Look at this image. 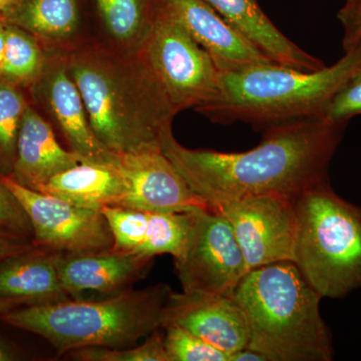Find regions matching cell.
<instances>
[{
  "label": "cell",
  "mask_w": 361,
  "mask_h": 361,
  "mask_svg": "<svg viewBox=\"0 0 361 361\" xmlns=\"http://www.w3.org/2000/svg\"><path fill=\"white\" fill-rule=\"evenodd\" d=\"M346 126L323 118L282 123L265 130L257 147L241 153L188 149L172 132L161 147L209 207L264 195L295 200L329 180L330 161Z\"/></svg>",
  "instance_id": "6da1fadb"
},
{
  "label": "cell",
  "mask_w": 361,
  "mask_h": 361,
  "mask_svg": "<svg viewBox=\"0 0 361 361\" xmlns=\"http://www.w3.org/2000/svg\"><path fill=\"white\" fill-rule=\"evenodd\" d=\"M66 68L82 94L90 127L113 153L161 147L172 132L175 111L142 56L134 63L87 49L71 56Z\"/></svg>",
  "instance_id": "7a4b0ae2"
},
{
  "label": "cell",
  "mask_w": 361,
  "mask_h": 361,
  "mask_svg": "<svg viewBox=\"0 0 361 361\" xmlns=\"http://www.w3.org/2000/svg\"><path fill=\"white\" fill-rule=\"evenodd\" d=\"M361 68V47L315 71L277 63L220 73L219 90L198 111L213 122H242L265 130L282 123L322 118L330 99Z\"/></svg>",
  "instance_id": "3957f363"
},
{
  "label": "cell",
  "mask_w": 361,
  "mask_h": 361,
  "mask_svg": "<svg viewBox=\"0 0 361 361\" xmlns=\"http://www.w3.org/2000/svg\"><path fill=\"white\" fill-rule=\"evenodd\" d=\"M245 315L249 348L269 361H330L322 297L291 261L249 271L232 295Z\"/></svg>",
  "instance_id": "277c9868"
},
{
  "label": "cell",
  "mask_w": 361,
  "mask_h": 361,
  "mask_svg": "<svg viewBox=\"0 0 361 361\" xmlns=\"http://www.w3.org/2000/svg\"><path fill=\"white\" fill-rule=\"evenodd\" d=\"M172 291L168 284L159 283L103 300L70 299L16 307L0 315V319L44 337L61 355L92 346L130 348L161 329Z\"/></svg>",
  "instance_id": "5b68a950"
},
{
  "label": "cell",
  "mask_w": 361,
  "mask_h": 361,
  "mask_svg": "<svg viewBox=\"0 0 361 361\" xmlns=\"http://www.w3.org/2000/svg\"><path fill=\"white\" fill-rule=\"evenodd\" d=\"M293 263L320 296L338 299L361 287V207L344 200L329 180L294 200Z\"/></svg>",
  "instance_id": "8992f818"
},
{
  "label": "cell",
  "mask_w": 361,
  "mask_h": 361,
  "mask_svg": "<svg viewBox=\"0 0 361 361\" xmlns=\"http://www.w3.org/2000/svg\"><path fill=\"white\" fill-rule=\"evenodd\" d=\"M142 49V59L176 114L198 110L217 96L219 70L161 0Z\"/></svg>",
  "instance_id": "52a82bcc"
},
{
  "label": "cell",
  "mask_w": 361,
  "mask_h": 361,
  "mask_svg": "<svg viewBox=\"0 0 361 361\" xmlns=\"http://www.w3.org/2000/svg\"><path fill=\"white\" fill-rule=\"evenodd\" d=\"M175 269L184 292L232 296L247 273L231 225L212 208L192 211Z\"/></svg>",
  "instance_id": "ba28073f"
},
{
  "label": "cell",
  "mask_w": 361,
  "mask_h": 361,
  "mask_svg": "<svg viewBox=\"0 0 361 361\" xmlns=\"http://www.w3.org/2000/svg\"><path fill=\"white\" fill-rule=\"evenodd\" d=\"M0 179L25 209L35 246L66 254L113 248V235L102 211L80 208L52 195L21 186L9 176H0Z\"/></svg>",
  "instance_id": "9c48e42d"
},
{
  "label": "cell",
  "mask_w": 361,
  "mask_h": 361,
  "mask_svg": "<svg viewBox=\"0 0 361 361\" xmlns=\"http://www.w3.org/2000/svg\"><path fill=\"white\" fill-rule=\"evenodd\" d=\"M231 225L248 271L294 260L297 218L294 200L264 195L210 207Z\"/></svg>",
  "instance_id": "30bf717a"
},
{
  "label": "cell",
  "mask_w": 361,
  "mask_h": 361,
  "mask_svg": "<svg viewBox=\"0 0 361 361\" xmlns=\"http://www.w3.org/2000/svg\"><path fill=\"white\" fill-rule=\"evenodd\" d=\"M116 167L128 186L123 208L158 213L208 209L165 155L161 147L116 154Z\"/></svg>",
  "instance_id": "8fae6325"
},
{
  "label": "cell",
  "mask_w": 361,
  "mask_h": 361,
  "mask_svg": "<svg viewBox=\"0 0 361 361\" xmlns=\"http://www.w3.org/2000/svg\"><path fill=\"white\" fill-rule=\"evenodd\" d=\"M175 325L231 355L248 345L243 310L232 296L171 292L161 329Z\"/></svg>",
  "instance_id": "7c38bea8"
},
{
  "label": "cell",
  "mask_w": 361,
  "mask_h": 361,
  "mask_svg": "<svg viewBox=\"0 0 361 361\" xmlns=\"http://www.w3.org/2000/svg\"><path fill=\"white\" fill-rule=\"evenodd\" d=\"M161 4L211 56L220 73L275 63L203 0H161Z\"/></svg>",
  "instance_id": "4fadbf2b"
},
{
  "label": "cell",
  "mask_w": 361,
  "mask_h": 361,
  "mask_svg": "<svg viewBox=\"0 0 361 361\" xmlns=\"http://www.w3.org/2000/svg\"><path fill=\"white\" fill-rule=\"evenodd\" d=\"M153 259L113 250L80 254H54L63 290L73 299L85 291L113 296L130 290L145 276Z\"/></svg>",
  "instance_id": "5bb4252c"
},
{
  "label": "cell",
  "mask_w": 361,
  "mask_h": 361,
  "mask_svg": "<svg viewBox=\"0 0 361 361\" xmlns=\"http://www.w3.org/2000/svg\"><path fill=\"white\" fill-rule=\"evenodd\" d=\"M102 213L113 235V250L151 258L161 254L176 257L184 245L192 219V211L158 213L104 207Z\"/></svg>",
  "instance_id": "9a60e30c"
},
{
  "label": "cell",
  "mask_w": 361,
  "mask_h": 361,
  "mask_svg": "<svg viewBox=\"0 0 361 361\" xmlns=\"http://www.w3.org/2000/svg\"><path fill=\"white\" fill-rule=\"evenodd\" d=\"M84 161L59 144L49 123L27 106L20 134L11 179L21 186L39 190L54 176Z\"/></svg>",
  "instance_id": "2e32d148"
},
{
  "label": "cell",
  "mask_w": 361,
  "mask_h": 361,
  "mask_svg": "<svg viewBox=\"0 0 361 361\" xmlns=\"http://www.w3.org/2000/svg\"><path fill=\"white\" fill-rule=\"evenodd\" d=\"M42 90L71 151L84 161L116 165V154L99 141L90 127L82 94L66 66L52 68L45 78Z\"/></svg>",
  "instance_id": "e0dca14e"
},
{
  "label": "cell",
  "mask_w": 361,
  "mask_h": 361,
  "mask_svg": "<svg viewBox=\"0 0 361 361\" xmlns=\"http://www.w3.org/2000/svg\"><path fill=\"white\" fill-rule=\"evenodd\" d=\"M279 65L304 71L324 68L322 59L294 44L275 26L257 0H203Z\"/></svg>",
  "instance_id": "ac0fdd59"
},
{
  "label": "cell",
  "mask_w": 361,
  "mask_h": 361,
  "mask_svg": "<svg viewBox=\"0 0 361 361\" xmlns=\"http://www.w3.org/2000/svg\"><path fill=\"white\" fill-rule=\"evenodd\" d=\"M54 254L35 246L0 261V297L27 305L70 300L61 286Z\"/></svg>",
  "instance_id": "d6986e66"
},
{
  "label": "cell",
  "mask_w": 361,
  "mask_h": 361,
  "mask_svg": "<svg viewBox=\"0 0 361 361\" xmlns=\"http://www.w3.org/2000/svg\"><path fill=\"white\" fill-rule=\"evenodd\" d=\"M37 191L71 205L102 211L104 207H121L128 186L116 165L80 161L52 177Z\"/></svg>",
  "instance_id": "ffe728a7"
},
{
  "label": "cell",
  "mask_w": 361,
  "mask_h": 361,
  "mask_svg": "<svg viewBox=\"0 0 361 361\" xmlns=\"http://www.w3.org/2000/svg\"><path fill=\"white\" fill-rule=\"evenodd\" d=\"M6 16L7 23L49 39L71 37L78 25L77 0H18Z\"/></svg>",
  "instance_id": "44dd1931"
},
{
  "label": "cell",
  "mask_w": 361,
  "mask_h": 361,
  "mask_svg": "<svg viewBox=\"0 0 361 361\" xmlns=\"http://www.w3.org/2000/svg\"><path fill=\"white\" fill-rule=\"evenodd\" d=\"M97 6L114 39L142 47L157 13H149L147 0H97Z\"/></svg>",
  "instance_id": "7402d4cb"
},
{
  "label": "cell",
  "mask_w": 361,
  "mask_h": 361,
  "mask_svg": "<svg viewBox=\"0 0 361 361\" xmlns=\"http://www.w3.org/2000/svg\"><path fill=\"white\" fill-rule=\"evenodd\" d=\"M44 70V56L37 40L18 26L6 23V44L1 78L14 82H32Z\"/></svg>",
  "instance_id": "603a6c76"
},
{
  "label": "cell",
  "mask_w": 361,
  "mask_h": 361,
  "mask_svg": "<svg viewBox=\"0 0 361 361\" xmlns=\"http://www.w3.org/2000/svg\"><path fill=\"white\" fill-rule=\"evenodd\" d=\"M27 104L16 85L0 82V176L13 172L18 134Z\"/></svg>",
  "instance_id": "cb8c5ba5"
},
{
  "label": "cell",
  "mask_w": 361,
  "mask_h": 361,
  "mask_svg": "<svg viewBox=\"0 0 361 361\" xmlns=\"http://www.w3.org/2000/svg\"><path fill=\"white\" fill-rule=\"evenodd\" d=\"M73 357L82 361H169L165 334L159 329L147 336L140 345L123 348L92 346L71 351Z\"/></svg>",
  "instance_id": "d4e9b609"
},
{
  "label": "cell",
  "mask_w": 361,
  "mask_h": 361,
  "mask_svg": "<svg viewBox=\"0 0 361 361\" xmlns=\"http://www.w3.org/2000/svg\"><path fill=\"white\" fill-rule=\"evenodd\" d=\"M163 329L169 361H229L227 353L187 330L175 325Z\"/></svg>",
  "instance_id": "484cf974"
},
{
  "label": "cell",
  "mask_w": 361,
  "mask_h": 361,
  "mask_svg": "<svg viewBox=\"0 0 361 361\" xmlns=\"http://www.w3.org/2000/svg\"><path fill=\"white\" fill-rule=\"evenodd\" d=\"M361 114V68L348 78L330 99L322 114L329 122L348 123L353 116Z\"/></svg>",
  "instance_id": "4316f807"
},
{
  "label": "cell",
  "mask_w": 361,
  "mask_h": 361,
  "mask_svg": "<svg viewBox=\"0 0 361 361\" xmlns=\"http://www.w3.org/2000/svg\"><path fill=\"white\" fill-rule=\"evenodd\" d=\"M0 228L14 235L30 238L32 236L30 221L20 201L0 179Z\"/></svg>",
  "instance_id": "83f0119b"
},
{
  "label": "cell",
  "mask_w": 361,
  "mask_h": 361,
  "mask_svg": "<svg viewBox=\"0 0 361 361\" xmlns=\"http://www.w3.org/2000/svg\"><path fill=\"white\" fill-rule=\"evenodd\" d=\"M337 18L343 27L344 52L361 47V0H346Z\"/></svg>",
  "instance_id": "f1b7e54d"
},
{
  "label": "cell",
  "mask_w": 361,
  "mask_h": 361,
  "mask_svg": "<svg viewBox=\"0 0 361 361\" xmlns=\"http://www.w3.org/2000/svg\"><path fill=\"white\" fill-rule=\"evenodd\" d=\"M33 247H35L33 242L30 243L27 239L0 228V261L9 257V256L30 250Z\"/></svg>",
  "instance_id": "f546056e"
},
{
  "label": "cell",
  "mask_w": 361,
  "mask_h": 361,
  "mask_svg": "<svg viewBox=\"0 0 361 361\" xmlns=\"http://www.w3.org/2000/svg\"><path fill=\"white\" fill-rule=\"evenodd\" d=\"M229 361H269L265 355L249 346L234 351L229 355Z\"/></svg>",
  "instance_id": "4dcf8cb0"
},
{
  "label": "cell",
  "mask_w": 361,
  "mask_h": 361,
  "mask_svg": "<svg viewBox=\"0 0 361 361\" xmlns=\"http://www.w3.org/2000/svg\"><path fill=\"white\" fill-rule=\"evenodd\" d=\"M23 358L20 351L13 343L0 336V361H16Z\"/></svg>",
  "instance_id": "1f68e13d"
},
{
  "label": "cell",
  "mask_w": 361,
  "mask_h": 361,
  "mask_svg": "<svg viewBox=\"0 0 361 361\" xmlns=\"http://www.w3.org/2000/svg\"><path fill=\"white\" fill-rule=\"evenodd\" d=\"M6 44V23H0V78L4 68V54Z\"/></svg>",
  "instance_id": "d6a6232c"
},
{
  "label": "cell",
  "mask_w": 361,
  "mask_h": 361,
  "mask_svg": "<svg viewBox=\"0 0 361 361\" xmlns=\"http://www.w3.org/2000/svg\"><path fill=\"white\" fill-rule=\"evenodd\" d=\"M20 305L16 301L11 300V299L1 298L0 297V315L7 312V311L14 310Z\"/></svg>",
  "instance_id": "836d02e7"
},
{
  "label": "cell",
  "mask_w": 361,
  "mask_h": 361,
  "mask_svg": "<svg viewBox=\"0 0 361 361\" xmlns=\"http://www.w3.org/2000/svg\"><path fill=\"white\" fill-rule=\"evenodd\" d=\"M18 0H0V18L6 16Z\"/></svg>",
  "instance_id": "e575fe53"
}]
</instances>
